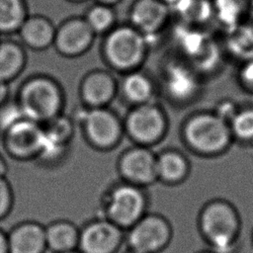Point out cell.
Masks as SVG:
<instances>
[{
	"label": "cell",
	"instance_id": "9",
	"mask_svg": "<svg viewBox=\"0 0 253 253\" xmlns=\"http://www.w3.org/2000/svg\"><path fill=\"white\" fill-rule=\"evenodd\" d=\"M44 136L34 123L18 121L9 127L7 143L13 153L27 155L42 147Z\"/></svg>",
	"mask_w": 253,
	"mask_h": 253
},
{
	"label": "cell",
	"instance_id": "7",
	"mask_svg": "<svg viewBox=\"0 0 253 253\" xmlns=\"http://www.w3.org/2000/svg\"><path fill=\"white\" fill-rule=\"evenodd\" d=\"M143 208V199L139 191L129 186L118 188L112 195L109 212L119 224L128 225L136 220Z\"/></svg>",
	"mask_w": 253,
	"mask_h": 253
},
{
	"label": "cell",
	"instance_id": "11",
	"mask_svg": "<svg viewBox=\"0 0 253 253\" xmlns=\"http://www.w3.org/2000/svg\"><path fill=\"white\" fill-rule=\"evenodd\" d=\"M92 29L87 22L73 20L63 25L56 35L58 49L66 54H75L84 50L92 40Z\"/></svg>",
	"mask_w": 253,
	"mask_h": 253
},
{
	"label": "cell",
	"instance_id": "1",
	"mask_svg": "<svg viewBox=\"0 0 253 253\" xmlns=\"http://www.w3.org/2000/svg\"><path fill=\"white\" fill-rule=\"evenodd\" d=\"M202 231L215 253H230L239 231L238 217L228 204L213 202L202 213Z\"/></svg>",
	"mask_w": 253,
	"mask_h": 253
},
{
	"label": "cell",
	"instance_id": "34",
	"mask_svg": "<svg viewBox=\"0 0 253 253\" xmlns=\"http://www.w3.org/2000/svg\"><path fill=\"white\" fill-rule=\"evenodd\" d=\"M200 253H215V252H213V251H211V252H200Z\"/></svg>",
	"mask_w": 253,
	"mask_h": 253
},
{
	"label": "cell",
	"instance_id": "15",
	"mask_svg": "<svg viewBox=\"0 0 253 253\" xmlns=\"http://www.w3.org/2000/svg\"><path fill=\"white\" fill-rule=\"evenodd\" d=\"M114 91L113 79L104 72H96L89 75L85 79L82 88L85 100L92 105L105 104L112 98Z\"/></svg>",
	"mask_w": 253,
	"mask_h": 253
},
{
	"label": "cell",
	"instance_id": "4",
	"mask_svg": "<svg viewBox=\"0 0 253 253\" xmlns=\"http://www.w3.org/2000/svg\"><path fill=\"white\" fill-rule=\"evenodd\" d=\"M143 49L142 38L129 28L117 29L106 41V54L120 68H128L138 63Z\"/></svg>",
	"mask_w": 253,
	"mask_h": 253
},
{
	"label": "cell",
	"instance_id": "33",
	"mask_svg": "<svg viewBox=\"0 0 253 253\" xmlns=\"http://www.w3.org/2000/svg\"><path fill=\"white\" fill-rule=\"evenodd\" d=\"M129 253H140V252H137V251H133V250H131Z\"/></svg>",
	"mask_w": 253,
	"mask_h": 253
},
{
	"label": "cell",
	"instance_id": "8",
	"mask_svg": "<svg viewBox=\"0 0 253 253\" xmlns=\"http://www.w3.org/2000/svg\"><path fill=\"white\" fill-rule=\"evenodd\" d=\"M164 122L160 112L148 105L134 110L128 117L127 127L129 133L142 142L153 141L163 131Z\"/></svg>",
	"mask_w": 253,
	"mask_h": 253
},
{
	"label": "cell",
	"instance_id": "2",
	"mask_svg": "<svg viewBox=\"0 0 253 253\" xmlns=\"http://www.w3.org/2000/svg\"><path fill=\"white\" fill-rule=\"evenodd\" d=\"M186 138L203 153H216L229 141L230 132L220 116L202 114L194 117L186 126Z\"/></svg>",
	"mask_w": 253,
	"mask_h": 253
},
{
	"label": "cell",
	"instance_id": "13",
	"mask_svg": "<svg viewBox=\"0 0 253 253\" xmlns=\"http://www.w3.org/2000/svg\"><path fill=\"white\" fill-rule=\"evenodd\" d=\"M125 176L136 182H149L156 174V161L145 149H132L126 153L121 161Z\"/></svg>",
	"mask_w": 253,
	"mask_h": 253
},
{
	"label": "cell",
	"instance_id": "31",
	"mask_svg": "<svg viewBox=\"0 0 253 253\" xmlns=\"http://www.w3.org/2000/svg\"><path fill=\"white\" fill-rule=\"evenodd\" d=\"M165 1H167V2H169V3H172V4H176L179 0H165Z\"/></svg>",
	"mask_w": 253,
	"mask_h": 253
},
{
	"label": "cell",
	"instance_id": "24",
	"mask_svg": "<svg viewBox=\"0 0 253 253\" xmlns=\"http://www.w3.org/2000/svg\"><path fill=\"white\" fill-rule=\"evenodd\" d=\"M114 20L112 11L105 6H97L90 10L87 23L92 31L102 32L111 26Z\"/></svg>",
	"mask_w": 253,
	"mask_h": 253
},
{
	"label": "cell",
	"instance_id": "26",
	"mask_svg": "<svg viewBox=\"0 0 253 253\" xmlns=\"http://www.w3.org/2000/svg\"><path fill=\"white\" fill-rule=\"evenodd\" d=\"M241 80L248 85L249 87L253 88V60L248 61L241 69L240 72Z\"/></svg>",
	"mask_w": 253,
	"mask_h": 253
},
{
	"label": "cell",
	"instance_id": "3",
	"mask_svg": "<svg viewBox=\"0 0 253 253\" xmlns=\"http://www.w3.org/2000/svg\"><path fill=\"white\" fill-rule=\"evenodd\" d=\"M60 104V96L55 85L45 79L29 82L21 94V109L34 121L47 120L53 117Z\"/></svg>",
	"mask_w": 253,
	"mask_h": 253
},
{
	"label": "cell",
	"instance_id": "23",
	"mask_svg": "<svg viewBox=\"0 0 253 253\" xmlns=\"http://www.w3.org/2000/svg\"><path fill=\"white\" fill-rule=\"evenodd\" d=\"M231 127L237 137L253 138V110H244L236 114L232 119Z\"/></svg>",
	"mask_w": 253,
	"mask_h": 253
},
{
	"label": "cell",
	"instance_id": "14",
	"mask_svg": "<svg viewBox=\"0 0 253 253\" xmlns=\"http://www.w3.org/2000/svg\"><path fill=\"white\" fill-rule=\"evenodd\" d=\"M167 15L166 6L158 0H139L131 12L134 25L144 32H153L162 25Z\"/></svg>",
	"mask_w": 253,
	"mask_h": 253
},
{
	"label": "cell",
	"instance_id": "10",
	"mask_svg": "<svg viewBox=\"0 0 253 253\" xmlns=\"http://www.w3.org/2000/svg\"><path fill=\"white\" fill-rule=\"evenodd\" d=\"M86 129L91 140L99 146H110L120 134L116 118L105 110H93L86 116Z\"/></svg>",
	"mask_w": 253,
	"mask_h": 253
},
{
	"label": "cell",
	"instance_id": "19",
	"mask_svg": "<svg viewBox=\"0 0 253 253\" xmlns=\"http://www.w3.org/2000/svg\"><path fill=\"white\" fill-rule=\"evenodd\" d=\"M24 17L21 0H0V32H11L21 27Z\"/></svg>",
	"mask_w": 253,
	"mask_h": 253
},
{
	"label": "cell",
	"instance_id": "27",
	"mask_svg": "<svg viewBox=\"0 0 253 253\" xmlns=\"http://www.w3.org/2000/svg\"><path fill=\"white\" fill-rule=\"evenodd\" d=\"M0 253H9L8 239L0 232Z\"/></svg>",
	"mask_w": 253,
	"mask_h": 253
},
{
	"label": "cell",
	"instance_id": "25",
	"mask_svg": "<svg viewBox=\"0 0 253 253\" xmlns=\"http://www.w3.org/2000/svg\"><path fill=\"white\" fill-rule=\"evenodd\" d=\"M11 202V193L8 184L0 178V216H2L9 209Z\"/></svg>",
	"mask_w": 253,
	"mask_h": 253
},
{
	"label": "cell",
	"instance_id": "30",
	"mask_svg": "<svg viewBox=\"0 0 253 253\" xmlns=\"http://www.w3.org/2000/svg\"><path fill=\"white\" fill-rule=\"evenodd\" d=\"M98 1L103 2V3H114V2H116L117 0H98Z\"/></svg>",
	"mask_w": 253,
	"mask_h": 253
},
{
	"label": "cell",
	"instance_id": "12",
	"mask_svg": "<svg viewBox=\"0 0 253 253\" xmlns=\"http://www.w3.org/2000/svg\"><path fill=\"white\" fill-rule=\"evenodd\" d=\"M45 247V231L34 223L18 226L8 238L9 253H43Z\"/></svg>",
	"mask_w": 253,
	"mask_h": 253
},
{
	"label": "cell",
	"instance_id": "32",
	"mask_svg": "<svg viewBox=\"0 0 253 253\" xmlns=\"http://www.w3.org/2000/svg\"><path fill=\"white\" fill-rule=\"evenodd\" d=\"M63 253H81V252H77L75 250H72V251H68V252H63Z\"/></svg>",
	"mask_w": 253,
	"mask_h": 253
},
{
	"label": "cell",
	"instance_id": "22",
	"mask_svg": "<svg viewBox=\"0 0 253 253\" xmlns=\"http://www.w3.org/2000/svg\"><path fill=\"white\" fill-rule=\"evenodd\" d=\"M176 6L185 17L193 20L206 19L211 12V6L204 0H179Z\"/></svg>",
	"mask_w": 253,
	"mask_h": 253
},
{
	"label": "cell",
	"instance_id": "6",
	"mask_svg": "<svg viewBox=\"0 0 253 253\" xmlns=\"http://www.w3.org/2000/svg\"><path fill=\"white\" fill-rule=\"evenodd\" d=\"M121 243L119 229L105 221L89 225L79 237L81 253H115Z\"/></svg>",
	"mask_w": 253,
	"mask_h": 253
},
{
	"label": "cell",
	"instance_id": "16",
	"mask_svg": "<svg viewBox=\"0 0 253 253\" xmlns=\"http://www.w3.org/2000/svg\"><path fill=\"white\" fill-rule=\"evenodd\" d=\"M46 247L54 253H63L74 250L79 242L77 231L67 222H58L50 225L45 231Z\"/></svg>",
	"mask_w": 253,
	"mask_h": 253
},
{
	"label": "cell",
	"instance_id": "18",
	"mask_svg": "<svg viewBox=\"0 0 253 253\" xmlns=\"http://www.w3.org/2000/svg\"><path fill=\"white\" fill-rule=\"evenodd\" d=\"M23 53L20 47L12 42L0 44V81L15 75L23 64Z\"/></svg>",
	"mask_w": 253,
	"mask_h": 253
},
{
	"label": "cell",
	"instance_id": "29",
	"mask_svg": "<svg viewBox=\"0 0 253 253\" xmlns=\"http://www.w3.org/2000/svg\"><path fill=\"white\" fill-rule=\"evenodd\" d=\"M5 169H6L5 164H4L3 160H2V159H1V157H0V178L4 175V173H5Z\"/></svg>",
	"mask_w": 253,
	"mask_h": 253
},
{
	"label": "cell",
	"instance_id": "5",
	"mask_svg": "<svg viewBox=\"0 0 253 253\" xmlns=\"http://www.w3.org/2000/svg\"><path fill=\"white\" fill-rule=\"evenodd\" d=\"M170 239L167 223L157 216H148L139 221L130 231L128 243L133 251L140 253H157Z\"/></svg>",
	"mask_w": 253,
	"mask_h": 253
},
{
	"label": "cell",
	"instance_id": "20",
	"mask_svg": "<svg viewBox=\"0 0 253 253\" xmlns=\"http://www.w3.org/2000/svg\"><path fill=\"white\" fill-rule=\"evenodd\" d=\"M187 171L184 158L175 152H167L156 161V173L168 181L182 178Z\"/></svg>",
	"mask_w": 253,
	"mask_h": 253
},
{
	"label": "cell",
	"instance_id": "28",
	"mask_svg": "<svg viewBox=\"0 0 253 253\" xmlns=\"http://www.w3.org/2000/svg\"><path fill=\"white\" fill-rule=\"evenodd\" d=\"M7 94V86L4 83V81H0V102L3 101V99L6 97Z\"/></svg>",
	"mask_w": 253,
	"mask_h": 253
},
{
	"label": "cell",
	"instance_id": "21",
	"mask_svg": "<svg viewBox=\"0 0 253 253\" xmlns=\"http://www.w3.org/2000/svg\"><path fill=\"white\" fill-rule=\"evenodd\" d=\"M126 96L136 102L146 100L151 94V85L149 81L141 74L134 73L129 75L124 84Z\"/></svg>",
	"mask_w": 253,
	"mask_h": 253
},
{
	"label": "cell",
	"instance_id": "17",
	"mask_svg": "<svg viewBox=\"0 0 253 253\" xmlns=\"http://www.w3.org/2000/svg\"><path fill=\"white\" fill-rule=\"evenodd\" d=\"M21 35L24 41L34 47L46 46L53 38L50 24L42 18H31L21 26Z\"/></svg>",
	"mask_w": 253,
	"mask_h": 253
}]
</instances>
